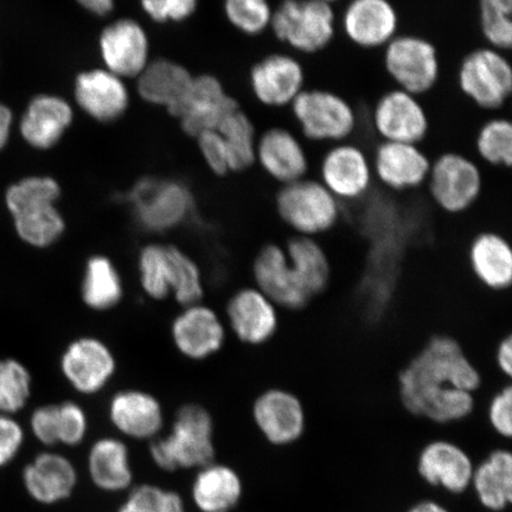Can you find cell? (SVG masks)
<instances>
[{
    "instance_id": "2",
    "label": "cell",
    "mask_w": 512,
    "mask_h": 512,
    "mask_svg": "<svg viewBox=\"0 0 512 512\" xmlns=\"http://www.w3.org/2000/svg\"><path fill=\"white\" fill-rule=\"evenodd\" d=\"M60 196L59 183L50 177H29L11 185L6 204L19 238L40 248L54 245L61 238L66 222L56 207Z\"/></svg>"
},
{
    "instance_id": "23",
    "label": "cell",
    "mask_w": 512,
    "mask_h": 512,
    "mask_svg": "<svg viewBox=\"0 0 512 512\" xmlns=\"http://www.w3.org/2000/svg\"><path fill=\"white\" fill-rule=\"evenodd\" d=\"M171 335L177 350L196 361L216 354L226 341V329L219 316L200 303L185 306L172 323Z\"/></svg>"
},
{
    "instance_id": "37",
    "label": "cell",
    "mask_w": 512,
    "mask_h": 512,
    "mask_svg": "<svg viewBox=\"0 0 512 512\" xmlns=\"http://www.w3.org/2000/svg\"><path fill=\"white\" fill-rule=\"evenodd\" d=\"M226 146L230 171H246L256 162V130L251 118L238 110L217 127Z\"/></svg>"
},
{
    "instance_id": "4",
    "label": "cell",
    "mask_w": 512,
    "mask_h": 512,
    "mask_svg": "<svg viewBox=\"0 0 512 512\" xmlns=\"http://www.w3.org/2000/svg\"><path fill=\"white\" fill-rule=\"evenodd\" d=\"M150 454L153 463L168 472L213 463L214 424L207 409L194 403L179 408L171 432L153 441Z\"/></svg>"
},
{
    "instance_id": "46",
    "label": "cell",
    "mask_w": 512,
    "mask_h": 512,
    "mask_svg": "<svg viewBox=\"0 0 512 512\" xmlns=\"http://www.w3.org/2000/svg\"><path fill=\"white\" fill-rule=\"evenodd\" d=\"M146 14L156 22H181L194 14L197 0H140Z\"/></svg>"
},
{
    "instance_id": "34",
    "label": "cell",
    "mask_w": 512,
    "mask_h": 512,
    "mask_svg": "<svg viewBox=\"0 0 512 512\" xmlns=\"http://www.w3.org/2000/svg\"><path fill=\"white\" fill-rule=\"evenodd\" d=\"M88 472L93 484L102 491L127 490L133 480L127 446L115 438L95 441L88 454Z\"/></svg>"
},
{
    "instance_id": "49",
    "label": "cell",
    "mask_w": 512,
    "mask_h": 512,
    "mask_svg": "<svg viewBox=\"0 0 512 512\" xmlns=\"http://www.w3.org/2000/svg\"><path fill=\"white\" fill-rule=\"evenodd\" d=\"M22 427L14 419L0 415V466H4L16 457L23 444Z\"/></svg>"
},
{
    "instance_id": "12",
    "label": "cell",
    "mask_w": 512,
    "mask_h": 512,
    "mask_svg": "<svg viewBox=\"0 0 512 512\" xmlns=\"http://www.w3.org/2000/svg\"><path fill=\"white\" fill-rule=\"evenodd\" d=\"M370 124L380 142L416 145L425 142L431 128L424 100L396 87L375 102Z\"/></svg>"
},
{
    "instance_id": "48",
    "label": "cell",
    "mask_w": 512,
    "mask_h": 512,
    "mask_svg": "<svg viewBox=\"0 0 512 512\" xmlns=\"http://www.w3.org/2000/svg\"><path fill=\"white\" fill-rule=\"evenodd\" d=\"M198 143L210 169L219 176L227 175L230 172L229 160L226 146L219 131H207L200 134Z\"/></svg>"
},
{
    "instance_id": "8",
    "label": "cell",
    "mask_w": 512,
    "mask_h": 512,
    "mask_svg": "<svg viewBox=\"0 0 512 512\" xmlns=\"http://www.w3.org/2000/svg\"><path fill=\"white\" fill-rule=\"evenodd\" d=\"M382 63L396 88L424 98L440 83L443 68L437 47L427 38L399 34L382 49Z\"/></svg>"
},
{
    "instance_id": "47",
    "label": "cell",
    "mask_w": 512,
    "mask_h": 512,
    "mask_svg": "<svg viewBox=\"0 0 512 512\" xmlns=\"http://www.w3.org/2000/svg\"><path fill=\"white\" fill-rule=\"evenodd\" d=\"M31 430L42 444H59V407L47 405L37 408L31 416Z\"/></svg>"
},
{
    "instance_id": "39",
    "label": "cell",
    "mask_w": 512,
    "mask_h": 512,
    "mask_svg": "<svg viewBox=\"0 0 512 512\" xmlns=\"http://www.w3.org/2000/svg\"><path fill=\"white\" fill-rule=\"evenodd\" d=\"M140 283L147 296L163 300L171 294L169 247L151 243L142 249L138 260Z\"/></svg>"
},
{
    "instance_id": "38",
    "label": "cell",
    "mask_w": 512,
    "mask_h": 512,
    "mask_svg": "<svg viewBox=\"0 0 512 512\" xmlns=\"http://www.w3.org/2000/svg\"><path fill=\"white\" fill-rule=\"evenodd\" d=\"M512 0H477L480 35L485 46L511 53Z\"/></svg>"
},
{
    "instance_id": "24",
    "label": "cell",
    "mask_w": 512,
    "mask_h": 512,
    "mask_svg": "<svg viewBox=\"0 0 512 512\" xmlns=\"http://www.w3.org/2000/svg\"><path fill=\"white\" fill-rule=\"evenodd\" d=\"M100 53L107 69L119 78L140 75L147 66L149 40L142 25L120 19L102 31Z\"/></svg>"
},
{
    "instance_id": "20",
    "label": "cell",
    "mask_w": 512,
    "mask_h": 512,
    "mask_svg": "<svg viewBox=\"0 0 512 512\" xmlns=\"http://www.w3.org/2000/svg\"><path fill=\"white\" fill-rule=\"evenodd\" d=\"M227 317L235 337L249 348L262 347L279 330L278 306L254 285L242 287L230 297Z\"/></svg>"
},
{
    "instance_id": "3",
    "label": "cell",
    "mask_w": 512,
    "mask_h": 512,
    "mask_svg": "<svg viewBox=\"0 0 512 512\" xmlns=\"http://www.w3.org/2000/svg\"><path fill=\"white\" fill-rule=\"evenodd\" d=\"M273 9L275 41L299 57L322 53L338 34V10L323 0H280Z\"/></svg>"
},
{
    "instance_id": "35",
    "label": "cell",
    "mask_w": 512,
    "mask_h": 512,
    "mask_svg": "<svg viewBox=\"0 0 512 512\" xmlns=\"http://www.w3.org/2000/svg\"><path fill=\"white\" fill-rule=\"evenodd\" d=\"M82 299L95 311H106L120 303L124 288L113 262L104 255L89 258L83 274Z\"/></svg>"
},
{
    "instance_id": "51",
    "label": "cell",
    "mask_w": 512,
    "mask_h": 512,
    "mask_svg": "<svg viewBox=\"0 0 512 512\" xmlns=\"http://www.w3.org/2000/svg\"><path fill=\"white\" fill-rule=\"evenodd\" d=\"M12 120H14V115L10 108L0 104V150H3L9 142Z\"/></svg>"
},
{
    "instance_id": "41",
    "label": "cell",
    "mask_w": 512,
    "mask_h": 512,
    "mask_svg": "<svg viewBox=\"0 0 512 512\" xmlns=\"http://www.w3.org/2000/svg\"><path fill=\"white\" fill-rule=\"evenodd\" d=\"M273 10L270 0H224L228 21L242 34L251 37L270 30Z\"/></svg>"
},
{
    "instance_id": "10",
    "label": "cell",
    "mask_w": 512,
    "mask_h": 512,
    "mask_svg": "<svg viewBox=\"0 0 512 512\" xmlns=\"http://www.w3.org/2000/svg\"><path fill=\"white\" fill-rule=\"evenodd\" d=\"M125 198L134 220L150 233H165L181 226L194 210L187 185L171 179L143 178Z\"/></svg>"
},
{
    "instance_id": "15",
    "label": "cell",
    "mask_w": 512,
    "mask_h": 512,
    "mask_svg": "<svg viewBox=\"0 0 512 512\" xmlns=\"http://www.w3.org/2000/svg\"><path fill=\"white\" fill-rule=\"evenodd\" d=\"M251 414L256 430L273 446H293L306 435L307 414L304 403L290 390H264L255 396Z\"/></svg>"
},
{
    "instance_id": "18",
    "label": "cell",
    "mask_w": 512,
    "mask_h": 512,
    "mask_svg": "<svg viewBox=\"0 0 512 512\" xmlns=\"http://www.w3.org/2000/svg\"><path fill=\"white\" fill-rule=\"evenodd\" d=\"M418 472L424 482L452 495H462L471 488L475 463L470 453L456 441L435 438L422 446Z\"/></svg>"
},
{
    "instance_id": "45",
    "label": "cell",
    "mask_w": 512,
    "mask_h": 512,
    "mask_svg": "<svg viewBox=\"0 0 512 512\" xmlns=\"http://www.w3.org/2000/svg\"><path fill=\"white\" fill-rule=\"evenodd\" d=\"M59 407V444L78 446L86 438L88 418L75 402H63Z\"/></svg>"
},
{
    "instance_id": "42",
    "label": "cell",
    "mask_w": 512,
    "mask_h": 512,
    "mask_svg": "<svg viewBox=\"0 0 512 512\" xmlns=\"http://www.w3.org/2000/svg\"><path fill=\"white\" fill-rule=\"evenodd\" d=\"M31 390L29 371L14 360L0 361V412L12 414L21 411Z\"/></svg>"
},
{
    "instance_id": "17",
    "label": "cell",
    "mask_w": 512,
    "mask_h": 512,
    "mask_svg": "<svg viewBox=\"0 0 512 512\" xmlns=\"http://www.w3.org/2000/svg\"><path fill=\"white\" fill-rule=\"evenodd\" d=\"M375 183L393 192L424 188L432 160L420 145L380 142L371 153Z\"/></svg>"
},
{
    "instance_id": "27",
    "label": "cell",
    "mask_w": 512,
    "mask_h": 512,
    "mask_svg": "<svg viewBox=\"0 0 512 512\" xmlns=\"http://www.w3.org/2000/svg\"><path fill=\"white\" fill-rule=\"evenodd\" d=\"M110 419L117 430L128 438L156 439L164 425L159 401L142 390H123L110 402Z\"/></svg>"
},
{
    "instance_id": "11",
    "label": "cell",
    "mask_w": 512,
    "mask_h": 512,
    "mask_svg": "<svg viewBox=\"0 0 512 512\" xmlns=\"http://www.w3.org/2000/svg\"><path fill=\"white\" fill-rule=\"evenodd\" d=\"M316 177L342 203L360 201L375 183L369 153L352 140L326 147Z\"/></svg>"
},
{
    "instance_id": "40",
    "label": "cell",
    "mask_w": 512,
    "mask_h": 512,
    "mask_svg": "<svg viewBox=\"0 0 512 512\" xmlns=\"http://www.w3.org/2000/svg\"><path fill=\"white\" fill-rule=\"evenodd\" d=\"M169 247L171 266V293L181 305L200 303L203 297V281L196 262L175 246Z\"/></svg>"
},
{
    "instance_id": "22",
    "label": "cell",
    "mask_w": 512,
    "mask_h": 512,
    "mask_svg": "<svg viewBox=\"0 0 512 512\" xmlns=\"http://www.w3.org/2000/svg\"><path fill=\"white\" fill-rule=\"evenodd\" d=\"M240 110L238 101L229 96L214 76L194 78L181 106L172 114L181 120L183 130L198 137L203 132L217 130L230 114Z\"/></svg>"
},
{
    "instance_id": "16",
    "label": "cell",
    "mask_w": 512,
    "mask_h": 512,
    "mask_svg": "<svg viewBox=\"0 0 512 512\" xmlns=\"http://www.w3.org/2000/svg\"><path fill=\"white\" fill-rule=\"evenodd\" d=\"M255 157L268 178L278 185L312 176L309 145L286 126H273L262 133Z\"/></svg>"
},
{
    "instance_id": "5",
    "label": "cell",
    "mask_w": 512,
    "mask_h": 512,
    "mask_svg": "<svg viewBox=\"0 0 512 512\" xmlns=\"http://www.w3.org/2000/svg\"><path fill=\"white\" fill-rule=\"evenodd\" d=\"M274 207L281 223L294 235L318 239L342 219V203L316 177L279 185Z\"/></svg>"
},
{
    "instance_id": "1",
    "label": "cell",
    "mask_w": 512,
    "mask_h": 512,
    "mask_svg": "<svg viewBox=\"0 0 512 512\" xmlns=\"http://www.w3.org/2000/svg\"><path fill=\"white\" fill-rule=\"evenodd\" d=\"M483 375L456 339L434 336L399 376L402 407L437 427L462 424L475 413Z\"/></svg>"
},
{
    "instance_id": "52",
    "label": "cell",
    "mask_w": 512,
    "mask_h": 512,
    "mask_svg": "<svg viewBox=\"0 0 512 512\" xmlns=\"http://www.w3.org/2000/svg\"><path fill=\"white\" fill-rule=\"evenodd\" d=\"M83 9L96 16H106L114 8V0H76Z\"/></svg>"
},
{
    "instance_id": "44",
    "label": "cell",
    "mask_w": 512,
    "mask_h": 512,
    "mask_svg": "<svg viewBox=\"0 0 512 512\" xmlns=\"http://www.w3.org/2000/svg\"><path fill=\"white\" fill-rule=\"evenodd\" d=\"M488 426L497 437L510 440L512 437V384H508L491 396L485 408Z\"/></svg>"
},
{
    "instance_id": "9",
    "label": "cell",
    "mask_w": 512,
    "mask_h": 512,
    "mask_svg": "<svg viewBox=\"0 0 512 512\" xmlns=\"http://www.w3.org/2000/svg\"><path fill=\"white\" fill-rule=\"evenodd\" d=\"M425 188L443 213L462 215L482 196L484 165L463 153H441L432 162Z\"/></svg>"
},
{
    "instance_id": "13",
    "label": "cell",
    "mask_w": 512,
    "mask_h": 512,
    "mask_svg": "<svg viewBox=\"0 0 512 512\" xmlns=\"http://www.w3.org/2000/svg\"><path fill=\"white\" fill-rule=\"evenodd\" d=\"M338 31L358 49L382 50L401 32L398 9L392 0H348L338 10Z\"/></svg>"
},
{
    "instance_id": "28",
    "label": "cell",
    "mask_w": 512,
    "mask_h": 512,
    "mask_svg": "<svg viewBox=\"0 0 512 512\" xmlns=\"http://www.w3.org/2000/svg\"><path fill=\"white\" fill-rule=\"evenodd\" d=\"M23 482L29 495L38 503L66 501L78 485V472L62 454L46 452L25 467Z\"/></svg>"
},
{
    "instance_id": "25",
    "label": "cell",
    "mask_w": 512,
    "mask_h": 512,
    "mask_svg": "<svg viewBox=\"0 0 512 512\" xmlns=\"http://www.w3.org/2000/svg\"><path fill=\"white\" fill-rule=\"evenodd\" d=\"M75 99L83 111L101 123L119 119L128 106L127 89L110 70L94 69L80 74L75 81Z\"/></svg>"
},
{
    "instance_id": "19",
    "label": "cell",
    "mask_w": 512,
    "mask_h": 512,
    "mask_svg": "<svg viewBox=\"0 0 512 512\" xmlns=\"http://www.w3.org/2000/svg\"><path fill=\"white\" fill-rule=\"evenodd\" d=\"M254 286L278 306L280 311H298L310 303L294 275L283 245L266 243L255 254L251 266Z\"/></svg>"
},
{
    "instance_id": "14",
    "label": "cell",
    "mask_w": 512,
    "mask_h": 512,
    "mask_svg": "<svg viewBox=\"0 0 512 512\" xmlns=\"http://www.w3.org/2000/svg\"><path fill=\"white\" fill-rule=\"evenodd\" d=\"M249 85L261 105L287 110L306 88L302 57L286 50L272 51L253 64Z\"/></svg>"
},
{
    "instance_id": "26",
    "label": "cell",
    "mask_w": 512,
    "mask_h": 512,
    "mask_svg": "<svg viewBox=\"0 0 512 512\" xmlns=\"http://www.w3.org/2000/svg\"><path fill=\"white\" fill-rule=\"evenodd\" d=\"M470 270L478 283L490 291L512 288V242L496 232L479 233L467 252Z\"/></svg>"
},
{
    "instance_id": "31",
    "label": "cell",
    "mask_w": 512,
    "mask_h": 512,
    "mask_svg": "<svg viewBox=\"0 0 512 512\" xmlns=\"http://www.w3.org/2000/svg\"><path fill=\"white\" fill-rule=\"evenodd\" d=\"M471 488L478 502L491 512L507 510L512 503V454L508 448L492 450L475 465Z\"/></svg>"
},
{
    "instance_id": "33",
    "label": "cell",
    "mask_w": 512,
    "mask_h": 512,
    "mask_svg": "<svg viewBox=\"0 0 512 512\" xmlns=\"http://www.w3.org/2000/svg\"><path fill=\"white\" fill-rule=\"evenodd\" d=\"M288 261L300 286L311 299L329 287L331 265L328 253L318 239L291 235L284 245Z\"/></svg>"
},
{
    "instance_id": "30",
    "label": "cell",
    "mask_w": 512,
    "mask_h": 512,
    "mask_svg": "<svg viewBox=\"0 0 512 512\" xmlns=\"http://www.w3.org/2000/svg\"><path fill=\"white\" fill-rule=\"evenodd\" d=\"M242 495L239 473L214 462L198 469L191 488L192 501L202 512H229L238 507Z\"/></svg>"
},
{
    "instance_id": "50",
    "label": "cell",
    "mask_w": 512,
    "mask_h": 512,
    "mask_svg": "<svg viewBox=\"0 0 512 512\" xmlns=\"http://www.w3.org/2000/svg\"><path fill=\"white\" fill-rule=\"evenodd\" d=\"M495 362L498 370L512 379V335L503 338L497 345Z\"/></svg>"
},
{
    "instance_id": "7",
    "label": "cell",
    "mask_w": 512,
    "mask_h": 512,
    "mask_svg": "<svg viewBox=\"0 0 512 512\" xmlns=\"http://www.w3.org/2000/svg\"><path fill=\"white\" fill-rule=\"evenodd\" d=\"M509 54L482 46L460 61L456 81L460 93L479 110L501 114L510 106L512 66Z\"/></svg>"
},
{
    "instance_id": "36",
    "label": "cell",
    "mask_w": 512,
    "mask_h": 512,
    "mask_svg": "<svg viewBox=\"0 0 512 512\" xmlns=\"http://www.w3.org/2000/svg\"><path fill=\"white\" fill-rule=\"evenodd\" d=\"M473 146L480 164L490 168L511 169L512 123L510 117L498 114L485 120L478 128Z\"/></svg>"
},
{
    "instance_id": "21",
    "label": "cell",
    "mask_w": 512,
    "mask_h": 512,
    "mask_svg": "<svg viewBox=\"0 0 512 512\" xmlns=\"http://www.w3.org/2000/svg\"><path fill=\"white\" fill-rule=\"evenodd\" d=\"M61 369L76 392L93 395L101 392L117 370L113 352L94 337H82L63 352Z\"/></svg>"
},
{
    "instance_id": "32",
    "label": "cell",
    "mask_w": 512,
    "mask_h": 512,
    "mask_svg": "<svg viewBox=\"0 0 512 512\" xmlns=\"http://www.w3.org/2000/svg\"><path fill=\"white\" fill-rule=\"evenodd\" d=\"M192 81L194 78L181 64L157 60L140 73L138 91L150 104L164 106L174 114L188 95Z\"/></svg>"
},
{
    "instance_id": "53",
    "label": "cell",
    "mask_w": 512,
    "mask_h": 512,
    "mask_svg": "<svg viewBox=\"0 0 512 512\" xmlns=\"http://www.w3.org/2000/svg\"><path fill=\"white\" fill-rule=\"evenodd\" d=\"M406 512H451L445 505L440 504L432 499H425L412 505Z\"/></svg>"
},
{
    "instance_id": "29",
    "label": "cell",
    "mask_w": 512,
    "mask_h": 512,
    "mask_svg": "<svg viewBox=\"0 0 512 512\" xmlns=\"http://www.w3.org/2000/svg\"><path fill=\"white\" fill-rule=\"evenodd\" d=\"M73 123V110L55 95H38L28 106L21 123L22 136L35 149L47 150L60 142Z\"/></svg>"
},
{
    "instance_id": "43",
    "label": "cell",
    "mask_w": 512,
    "mask_h": 512,
    "mask_svg": "<svg viewBox=\"0 0 512 512\" xmlns=\"http://www.w3.org/2000/svg\"><path fill=\"white\" fill-rule=\"evenodd\" d=\"M118 512H187V509L177 492L143 484L131 490Z\"/></svg>"
},
{
    "instance_id": "6",
    "label": "cell",
    "mask_w": 512,
    "mask_h": 512,
    "mask_svg": "<svg viewBox=\"0 0 512 512\" xmlns=\"http://www.w3.org/2000/svg\"><path fill=\"white\" fill-rule=\"evenodd\" d=\"M290 112L300 137L310 146L347 142L357 132L354 106L329 89L305 88L292 102Z\"/></svg>"
}]
</instances>
